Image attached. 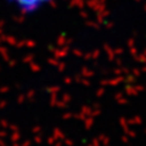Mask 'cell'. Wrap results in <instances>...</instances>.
I'll return each instance as SVG.
<instances>
[{
    "label": "cell",
    "instance_id": "6da1fadb",
    "mask_svg": "<svg viewBox=\"0 0 146 146\" xmlns=\"http://www.w3.org/2000/svg\"><path fill=\"white\" fill-rule=\"evenodd\" d=\"M15 1L22 7L26 9H36L50 3L51 0H15Z\"/></svg>",
    "mask_w": 146,
    "mask_h": 146
}]
</instances>
